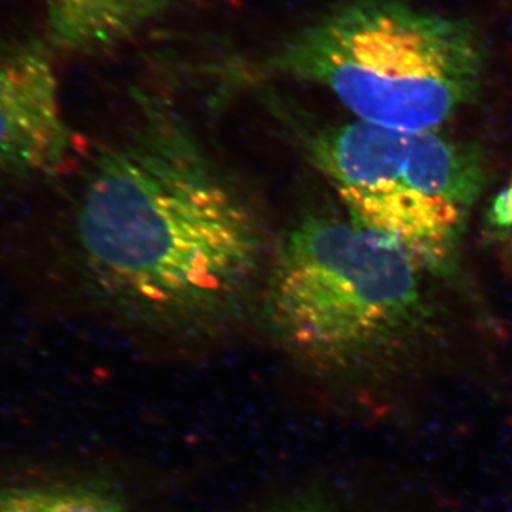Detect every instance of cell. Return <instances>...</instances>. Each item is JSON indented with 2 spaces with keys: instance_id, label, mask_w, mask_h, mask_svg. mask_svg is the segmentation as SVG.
<instances>
[{
  "instance_id": "277c9868",
  "label": "cell",
  "mask_w": 512,
  "mask_h": 512,
  "mask_svg": "<svg viewBox=\"0 0 512 512\" xmlns=\"http://www.w3.org/2000/svg\"><path fill=\"white\" fill-rule=\"evenodd\" d=\"M309 160L357 224L399 242L424 268L453 258L484 185L478 151L434 130L355 120L302 133Z\"/></svg>"
},
{
  "instance_id": "8992f818",
  "label": "cell",
  "mask_w": 512,
  "mask_h": 512,
  "mask_svg": "<svg viewBox=\"0 0 512 512\" xmlns=\"http://www.w3.org/2000/svg\"><path fill=\"white\" fill-rule=\"evenodd\" d=\"M178 0H46L47 45L69 57L111 55L163 20Z\"/></svg>"
},
{
  "instance_id": "3957f363",
  "label": "cell",
  "mask_w": 512,
  "mask_h": 512,
  "mask_svg": "<svg viewBox=\"0 0 512 512\" xmlns=\"http://www.w3.org/2000/svg\"><path fill=\"white\" fill-rule=\"evenodd\" d=\"M423 269L399 242L352 218L308 215L272 249L261 291L265 329L308 365H360L423 325Z\"/></svg>"
},
{
  "instance_id": "7a4b0ae2",
  "label": "cell",
  "mask_w": 512,
  "mask_h": 512,
  "mask_svg": "<svg viewBox=\"0 0 512 512\" xmlns=\"http://www.w3.org/2000/svg\"><path fill=\"white\" fill-rule=\"evenodd\" d=\"M264 67L328 90L356 120L434 130L476 97L485 49L466 19L400 0H343L286 36Z\"/></svg>"
},
{
  "instance_id": "ba28073f",
  "label": "cell",
  "mask_w": 512,
  "mask_h": 512,
  "mask_svg": "<svg viewBox=\"0 0 512 512\" xmlns=\"http://www.w3.org/2000/svg\"><path fill=\"white\" fill-rule=\"evenodd\" d=\"M490 218L495 227L512 231V175L510 183L495 198Z\"/></svg>"
},
{
  "instance_id": "5b68a950",
  "label": "cell",
  "mask_w": 512,
  "mask_h": 512,
  "mask_svg": "<svg viewBox=\"0 0 512 512\" xmlns=\"http://www.w3.org/2000/svg\"><path fill=\"white\" fill-rule=\"evenodd\" d=\"M52 55L36 37H0V187L49 177L69 158Z\"/></svg>"
},
{
  "instance_id": "52a82bcc",
  "label": "cell",
  "mask_w": 512,
  "mask_h": 512,
  "mask_svg": "<svg viewBox=\"0 0 512 512\" xmlns=\"http://www.w3.org/2000/svg\"><path fill=\"white\" fill-rule=\"evenodd\" d=\"M0 512H128L113 495L86 487H13L0 490Z\"/></svg>"
},
{
  "instance_id": "9c48e42d",
  "label": "cell",
  "mask_w": 512,
  "mask_h": 512,
  "mask_svg": "<svg viewBox=\"0 0 512 512\" xmlns=\"http://www.w3.org/2000/svg\"><path fill=\"white\" fill-rule=\"evenodd\" d=\"M282 512H319L318 510H313L309 505H293L291 508H286L285 511Z\"/></svg>"
},
{
  "instance_id": "6da1fadb",
  "label": "cell",
  "mask_w": 512,
  "mask_h": 512,
  "mask_svg": "<svg viewBox=\"0 0 512 512\" xmlns=\"http://www.w3.org/2000/svg\"><path fill=\"white\" fill-rule=\"evenodd\" d=\"M136 100L137 120L94 157L74 204V258L84 285L127 322L215 335L261 295L264 221L168 101Z\"/></svg>"
}]
</instances>
